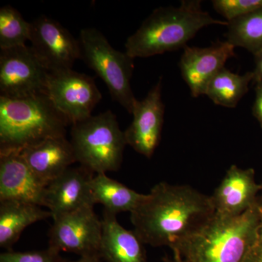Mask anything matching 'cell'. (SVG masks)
<instances>
[{
    "label": "cell",
    "instance_id": "1",
    "mask_svg": "<svg viewBox=\"0 0 262 262\" xmlns=\"http://www.w3.org/2000/svg\"><path fill=\"white\" fill-rule=\"evenodd\" d=\"M214 216L211 196L189 185L160 182L131 212L130 221L144 244L168 246L181 255Z\"/></svg>",
    "mask_w": 262,
    "mask_h": 262
},
{
    "label": "cell",
    "instance_id": "2",
    "mask_svg": "<svg viewBox=\"0 0 262 262\" xmlns=\"http://www.w3.org/2000/svg\"><path fill=\"white\" fill-rule=\"evenodd\" d=\"M228 22L213 18L200 0H184L178 7L153 10L135 33L127 38L125 53L131 58H148L185 48L201 29Z\"/></svg>",
    "mask_w": 262,
    "mask_h": 262
},
{
    "label": "cell",
    "instance_id": "3",
    "mask_svg": "<svg viewBox=\"0 0 262 262\" xmlns=\"http://www.w3.org/2000/svg\"><path fill=\"white\" fill-rule=\"evenodd\" d=\"M70 125L46 94L0 97V152L21 151L49 138L66 136Z\"/></svg>",
    "mask_w": 262,
    "mask_h": 262
},
{
    "label": "cell",
    "instance_id": "4",
    "mask_svg": "<svg viewBox=\"0 0 262 262\" xmlns=\"http://www.w3.org/2000/svg\"><path fill=\"white\" fill-rule=\"evenodd\" d=\"M261 214L258 201L235 218L215 215L209 225L188 243L181 255L187 262H244L256 239Z\"/></svg>",
    "mask_w": 262,
    "mask_h": 262
},
{
    "label": "cell",
    "instance_id": "5",
    "mask_svg": "<svg viewBox=\"0 0 262 262\" xmlns=\"http://www.w3.org/2000/svg\"><path fill=\"white\" fill-rule=\"evenodd\" d=\"M70 134L71 144L81 166L96 174L120 168L127 142L110 110L73 124Z\"/></svg>",
    "mask_w": 262,
    "mask_h": 262
},
{
    "label": "cell",
    "instance_id": "6",
    "mask_svg": "<svg viewBox=\"0 0 262 262\" xmlns=\"http://www.w3.org/2000/svg\"><path fill=\"white\" fill-rule=\"evenodd\" d=\"M80 60L103 81L112 98L132 114L137 101L131 88L134 58L115 49L97 29H82L78 37Z\"/></svg>",
    "mask_w": 262,
    "mask_h": 262
},
{
    "label": "cell",
    "instance_id": "7",
    "mask_svg": "<svg viewBox=\"0 0 262 262\" xmlns=\"http://www.w3.org/2000/svg\"><path fill=\"white\" fill-rule=\"evenodd\" d=\"M49 73L31 46L0 50V97L46 94Z\"/></svg>",
    "mask_w": 262,
    "mask_h": 262
},
{
    "label": "cell",
    "instance_id": "8",
    "mask_svg": "<svg viewBox=\"0 0 262 262\" xmlns=\"http://www.w3.org/2000/svg\"><path fill=\"white\" fill-rule=\"evenodd\" d=\"M46 94L72 125L92 116L102 98L94 77L73 70L50 72Z\"/></svg>",
    "mask_w": 262,
    "mask_h": 262
},
{
    "label": "cell",
    "instance_id": "9",
    "mask_svg": "<svg viewBox=\"0 0 262 262\" xmlns=\"http://www.w3.org/2000/svg\"><path fill=\"white\" fill-rule=\"evenodd\" d=\"M94 207L84 206L53 218L48 247L58 253H73L79 256L99 253L102 222Z\"/></svg>",
    "mask_w": 262,
    "mask_h": 262
},
{
    "label": "cell",
    "instance_id": "10",
    "mask_svg": "<svg viewBox=\"0 0 262 262\" xmlns=\"http://www.w3.org/2000/svg\"><path fill=\"white\" fill-rule=\"evenodd\" d=\"M31 48L50 72L72 70L80 46L68 29L46 15L31 22Z\"/></svg>",
    "mask_w": 262,
    "mask_h": 262
},
{
    "label": "cell",
    "instance_id": "11",
    "mask_svg": "<svg viewBox=\"0 0 262 262\" xmlns=\"http://www.w3.org/2000/svg\"><path fill=\"white\" fill-rule=\"evenodd\" d=\"M162 87L160 78L144 99L136 101L131 114L134 119L124 131L127 145L147 158L152 157L161 140L165 113Z\"/></svg>",
    "mask_w": 262,
    "mask_h": 262
},
{
    "label": "cell",
    "instance_id": "12",
    "mask_svg": "<svg viewBox=\"0 0 262 262\" xmlns=\"http://www.w3.org/2000/svg\"><path fill=\"white\" fill-rule=\"evenodd\" d=\"M46 187L20 151L0 152V201H19L46 207Z\"/></svg>",
    "mask_w": 262,
    "mask_h": 262
},
{
    "label": "cell",
    "instance_id": "13",
    "mask_svg": "<svg viewBox=\"0 0 262 262\" xmlns=\"http://www.w3.org/2000/svg\"><path fill=\"white\" fill-rule=\"evenodd\" d=\"M234 48L227 40L208 48L186 46L184 48L179 67L193 97L206 94L212 79L225 67L227 60L235 56Z\"/></svg>",
    "mask_w": 262,
    "mask_h": 262
},
{
    "label": "cell",
    "instance_id": "14",
    "mask_svg": "<svg viewBox=\"0 0 262 262\" xmlns=\"http://www.w3.org/2000/svg\"><path fill=\"white\" fill-rule=\"evenodd\" d=\"M261 185L255 179L253 168L229 167L225 177L211 196L215 215L221 218H235L254 206Z\"/></svg>",
    "mask_w": 262,
    "mask_h": 262
},
{
    "label": "cell",
    "instance_id": "15",
    "mask_svg": "<svg viewBox=\"0 0 262 262\" xmlns=\"http://www.w3.org/2000/svg\"><path fill=\"white\" fill-rule=\"evenodd\" d=\"M94 174L80 166L69 168L50 182L46 187V208L52 218L70 213L86 206H95L91 183Z\"/></svg>",
    "mask_w": 262,
    "mask_h": 262
},
{
    "label": "cell",
    "instance_id": "16",
    "mask_svg": "<svg viewBox=\"0 0 262 262\" xmlns=\"http://www.w3.org/2000/svg\"><path fill=\"white\" fill-rule=\"evenodd\" d=\"M32 171L46 185L77 162L66 136L49 138L20 151Z\"/></svg>",
    "mask_w": 262,
    "mask_h": 262
},
{
    "label": "cell",
    "instance_id": "17",
    "mask_svg": "<svg viewBox=\"0 0 262 262\" xmlns=\"http://www.w3.org/2000/svg\"><path fill=\"white\" fill-rule=\"evenodd\" d=\"M99 255L106 262H147L144 243L134 231L117 222L116 215L103 211Z\"/></svg>",
    "mask_w": 262,
    "mask_h": 262
},
{
    "label": "cell",
    "instance_id": "18",
    "mask_svg": "<svg viewBox=\"0 0 262 262\" xmlns=\"http://www.w3.org/2000/svg\"><path fill=\"white\" fill-rule=\"evenodd\" d=\"M52 217L49 210L27 202L0 201V246L12 251L24 229L39 221Z\"/></svg>",
    "mask_w": 262,
    "mask_h": 262
},
{
    "label": "cell",
    "instance_id": "19",
    "mask_svg": "<svg viewBox=\"0 0 262 262\" xmlns=\"http://www.w3.org/2000/svg\"><path fill=\"white\" fill-rule=\"evenodd\" d=\"M94 204H101L103 211L116 215L122 212H133L145 198L122 183L110 178L106 173L94 176L91 183Z\"/></svg>",
    "mask_w": 262,
    "mask_h": 262
},
{
    "label": "cell",
    "instance_id": "20",
    "mask_svg": "<svg viewBox=\"0 0 262 262\" xmlns=\"http://www.w3.org/2000/svg\"><path fill=\"white\" fill-rule=\"evenodd\" d=\"M253 80L252 72L241 75L224 67L208 84L205 95L215 104L234 108L247 94Z\"/></svg>",
    "mask_w": 262,
    "mask_h": 262
},
{
    "label": "cell",
    "instance_id": "21",
    "mask_svg": "<svg viewBox=\"0 0 262 262\" xmlns=\"http://www.w3.org/2000/svg\"><path fill=\"white\" fill-rule=\"evenodd\" d=\"M227 40L253 54L262 48V9L228 22Z\"/></svg>",
    "mask_w": 262,
    "mask_h": 262
},
{
    "label": "cell",
    "instance_id": "22",
    "mask_svg": "<svg viewBox=\"0 0 262 262\" xmlns=\"http://www.w3.org/2000/svg\"><path fill=\"white\" fill-rule=\"evenodd\" d=\"M31 34V22L6 5L0 8V50L9 49L27 45Z\"/></svg>",
    "mask_w": 262,
    "mask_h": 262
},
{
    "label": "cell",
    "instance_id": "23",
    "mask_svg": "<svg viewBox=\"0 0 262 262\" xmlns=\"http://www.w3.org/2000/svg\"><path fill=\"white\" fill-rule=\"evenodd\" d=\"M212 4L227 22L262 9V0H214Z\"/></svg>",
    "mask_w": 262,
    "mask_h": 262
},
{
    "label": "cell",
    "instance_id": "24",
    "mask_svg": "<svg viewBox=\"0 0 262 262\" xmlns=\"http://www.w3.org/2000/svg\"><path fill=\"white\" fill-rule=\"evenodd\" d=\"M0 262H67L60 253L48 247L41 251L15 252L8 251L0 254Z\"/></svg>",
    "mask_w": 262,
    "mask_h": 262
},
{
    "label": "cell",
    "instance_id": "25",
    "mask_svg": "<svg viewBox=\"0 0 262 262\" xmlns=\"http://www.w3.org/2000/svg\"><path fill=\"white\" fill-rule=\"evenodd\" d=\"M260 207L261 211V220L258 225L257 234L254 243L246 255L244 262H262V206L260 205Z\"/></svg>",
    "mask_w": 262,
    "mask_h": 262
},
{
    "label": "cell",
    "instance_id": "26",
    "mask_svg": "<svg viewBox=\"0 0 262 262\" xmlns=\"http://www.w3.org/2000/svg\"><path fill=\"white\" fill-rule=\"evenodd\" d=\"M256 84V97L253 103V115L257 119L262 128V82Z\"/></svg>",
    "mask_w": 262,
    "mask_h": 262
},
{
    "label": "cell",
    "instance_id": "27",
    "mask_svg": "<svg viewBox=\"0 0 262 262\" xmlns=\"http://www.w3.org/2000/svg\"><path fill=\"white\" fill-rule=\"evenodd\" d=\"M254 56L255 68L253 71V80L255 83L262 82V48L258 50Z\"/></svg>",
    "mask_w": 262,
    "mask_h": 262
},
{
    "label": "cell",
    "instance_id": "28",
    "mask_svg": "<svg viewBox=\"0 0 262 262\" xmlns=\"http://www.w3.org/2000/svg\"><path fill=\"white\" fill-rule=\"evenodd\" d=\"M101 256L99 253L96 254L87 255V256H80V258L75 261H67V262H101Z\"/></svg>",
    "mask_w": 262,
    "mask_h": 262
},
{
    "label": "cell",
    "instance_id": "29",
    "mask_svg": "<svg viewBox=\"0 0 262 262\" xmlns=\"http://www.w3.org/2000/svg\"><path fill=\"white\" fill-rule=\"evenodd\" d=\"M163 262H187L179 253H173V256H165L163 258Z\"/></svg>",
    "mask_w": 262,
    "mask_h": 262
},
{
    "label": "cell",
    "instance_id": "30",
    "mask_svg": "<svg viewBox=\"0 0 262 262\" xmlns=\"http://www.w3.org/2000/svg\"><path fill=\"white\" fill-rule=\"evenodd\" d=\"M261 192H262V184H261ZM258 202H259L260 205H261V206H262V193H261V196H258Z\"/></svg>",
    "mask_w": 262,
    "mask_h": 262
}]
</instances>
